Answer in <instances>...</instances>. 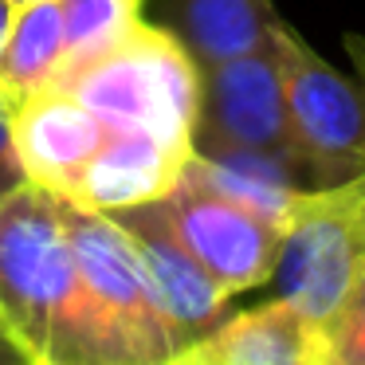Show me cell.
Masks as SVG:
<instances>
[{"mask_svg":"<svg viewBox=\"0 0 365 365\" xmlns=\"http://www.w3.org/2000/svg\"><path fill=\"white\" fill-rule=\"evenodd\" d=\"M0 326L24 357L130 365L79 275L59 197L32 181L0 192Z\"/></svg>","mask_w":365,"mask_h":365,"instance_id":"6da1fadb","label":"cell"},{"mask_svg":"<svg viewBox=\"0 0 365 365\" xmlns=\"http://www.w3.org/2000/svg\"><path fill=\"white\" fill-rule=\"evenodd\" d=\"M346 48L357 79L334 71L294 28L279 36L291 138L310 189L346 185L365 173V40L346 36Z\"/></svg>","mask_w":365,"mask_h":365,"instance_id":"277c9868","label":"cell"},{"mask_svg":"<svg viewBox=\"0 0 365 365\" xmlns=\"http://www.w3.org/2000/svg\"><path fill=\"white\" fill-rule=\"evenodd\" d=\"M110 216L130 232L138 255L145 259V267H150V275H153V283H158L173 322L185 330V338L192 341L205 330H212L224 314L228 294H224L220 287L212 283V275L177 244V236L153 216V208L134 205V208H118V212H110Z\"/></svg>","mask_w":365,"mask_h":365,"instance_id":"8fae6325","label":"cell"},{"mask_svg":"<svg viewBox=\"0 0 365 365\" xmlns=\"http://www.w3.org/2000/svg\"><path fill=\"white\" fill-rule=\"evenodd\" d=\"M283 32L271 0H177V40L189 48L197 67L271 48Z\"/></svg>","mask_w":365,"mask_h":365,"instance_id":"7c38bea8","label":"cell"},{"mask_svg":"<svg viewBox=\"0 0 365 365\" xmlns=\"http://www.w3.org/2000/svg\"><path fill=\"white\" fill-rule=\"evenodd\" d=\"M165 365H314V330L287 299L220 318Z\"/></svg>","mask_w":365,"mask_h":365,"instance_id":"30bf717a","label":"cell"},{"mask_svg":"<svg viewBox=\"0 0 365 365\" xmlns=\"http://www.w3.org/2000/svg\"><path fill=\"white\" fill-rule=\"evenodd\" d=\"M12 142L28 181L56 197H71L83 169L106 142V122L71 91L43 87L12 106Z\"/></svg>","mask_w":365,"mask_h":365,"instance_id":"ba28073f","label":"cell"},{"mask_svg":"<svg viewBox=\"0 0 365 365\" xmlns=\"http://www.w3.org/2000/svg\"><path fill=\"white\" fill-rule=\"evenodd\" d=\"M314 365H365V255L346 299L314 334Z\"/></svg>","mask_w":365,"mask_h":365,"instance_id":"9a60e30c","label":"cell"},{"mask_svg":"<svg viewBox=\"0 0 365 365\" xmlns=\"http://www.w3.org/2000/svg\"><path fill=\"white\" fill-rule=\"evenodd\" d=\"M110 126H138L192 145L200 114V67L165 28L138 24L122 48L56 83Z\"/></svg>","mask_w":365,"mask_h":365,"instance_id":"7a4b0ae2","label":"cell"},{"mask_svg":"<svg viewBox=\"0 0 365 365\" xmlns=\"http://www.w3.org/2000/svg\"><path fill=\"white\" fill-rule=\"evenodd\" d=\"M341 189H346L349 197H354V205H357V208H361V212H365V173H361V177H354V181H346V185H341Z\"/></svg>","mask_w":365,"mask_h":365,"instance_id":"ac0fdd59","label":"cell"},{"mask_svg":"<svg viewBox=\"0 0 365 365\" xmlns=\"http://www.w3.org/2000/svg\"><path fill=\"white\" fill-rule=\"evenodd\" d=\"M212 145L283 153L299 161L291 138V114H287L279 40L271 48L247 51V56L224 59L200 71V114L192 150H212Z\"/></svg>","mask_w":365,"mask_h":365,"instance_id":"52a82bcc","label":"cell"},{"mask_svg":"<svg viewBox=\"0 0 365 365\" xmlns=\"http://www.w3.org/2000/svg\"><path fill=\"white\" fill-rule=\"evenodd\" d=\"M12 16H16V4H12V0H0V43H4V36H9Z\"/></svg>","mask_w":365,"mask_h":365,"instance_id":"d6986e66","label":"cell"},{"mask_svg":"<svg viewBox=\"0 0 365 365\" xmlns=\"http://www.w3.org/2000/svg\"><path fill=\"white\" fill-rule=\"evenodd\" d=\"M63 228L71 240L79 275L91 299L106 314L114 338L130 365H165L181 346H189L185 330L173 322L158 283H153L145 259L138 255L130 232L110 212L83 208L59 197Z\"/></svg>","mask_w":365,"mask_h":365,"instance_id":"3957f363","label":"cell"},{"mask_svg":"<svg viewBox=\"0 0 365 365\" xmlns=\"http://www.w3.org/2000/svg\"><path fill=\"white\" fill-rule=\"evenodd\" d=\"M24 181H28V173L20 165L16 142H12V114H9V106L0 103V192L16 189Z\"/></svg>","mask_w":365,"mask_h":365,"instance_id":"2e32d148","label":"cell"},{"mask_svg":"<svg viewBox=\"0 0 365 365\" xmlns=\"http://www.w3.org/2000/svg\"><path fill=\"white\" fill-rule=\"evenodd\" d=\"M365 255V212L341 185L302 189L283 220L275 259V294L287 299L310 330H322L326 318L346 299Z\"/></svg>","mask_w":365,"mask_h":365,"instance_id":"5b68a950","label":"cell"},{"mask_svg":"<svg viewBox=\"0 0 365 365\" xmlns=\"http://www.w3.org/2000/svg\"><path fill=\"white\" fill-rule=\"evenodd\" d=\"M24 365H59V361H51V357H24Z\"/></svg>","mask_w":365,"mask_h":365,"instance_id":"ffe728a7","label":"cell"},{"mask_svg":"<svg viewBox=\"0 0 365 365\" xmlns=\"http://www.w3.org/2000/svg\"><path fill=\"white\" fill-rule=\"evenodd\" d=\"M63 67V16L56 0L20 4L0 43V103L20 106L36 91L51 87Z\"/></svg>","mask_w":365,"mask_h":365,"instance_id":"4fadbf2b","label":"cell"},{"mask_svg":"<svg viewBox=\"0 0 365 365\" xmlns=\"http://www.w3.org/2000/svg\"><path fill=\"white\" fill-rule=\"evenodd\" d=\"M150 208L228 299L271 283L283 228L240 200L224 197L189 165L165 197L150 200Z\"/></svg>","mask_w":365,"mask_h":365,"instance_id":"8992f818","label":"cell"},{"mask_svg":"<svg viewBox=\"0 0 365 365\" xmlns=\"http://www.w3.org/2000/svg\"><path fill=\"white\" fill-rule=\"evenodd\" d=\"M56 4L63 16V67L56 83L110 56L142 24V0H56Z\"/></svg>","mask_w":365,"mask_h":365,"instance_id":"5bb4252c","label":"cell"},{"mask_svg":"<svg viewBox=\"0 0 365 365\" xmlns=\"http://www.w3.org/2000/svg\"><path fill=\"white\" fill-rule=\"evenodd\" d=\"M0 365H24V354H20L16 341L4 334V326H0Z\"/></svg>","mask_w":365,"mask_h":365,"instance_id":"e0dca14e","label":"cell"},{"mask_svg":"<svg viewBox=\"0 0 365 365\" xmlns=\"http://www.w3.org/2000/svg\"><path fill=\"white\" fill-rule=\"evenodd\" d=\"M12 4H16V9H20V4H28V0H12Z\"/></svg>","mask_w":365,"mask_h":365,"instance_id":"44dd1931","label":"cell"},{"mask_svg":"<svg viewBox=\"0 0 365 365\" xmlns=\"http://www.w3.org/2000/svg\"><path fill=\"white\" fill-rule=\"evenodd\" d=\"M192 158V145H177L153 130L138 126H110L106 122V142L83 169L79 185L67 200L98 212H118V208L150 205L161 200Z\"/></svg>","mask_w":365,"mask_h":365,"instance_id":"9c48e42d","label":"cell"}]
</instances>
